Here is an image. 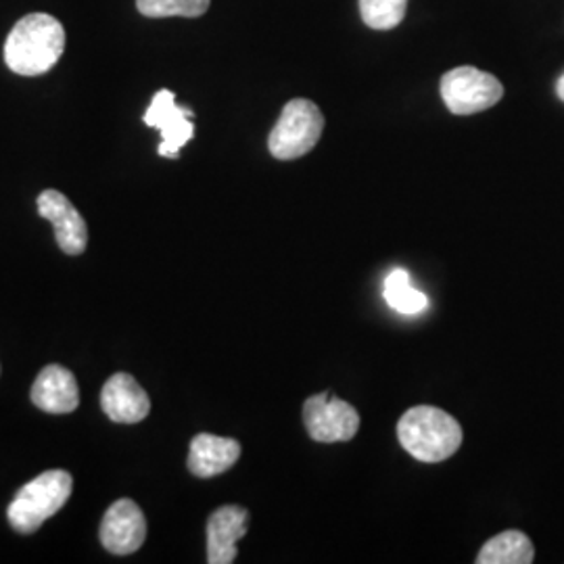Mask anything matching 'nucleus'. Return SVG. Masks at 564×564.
Returning <instances> with one entry per match:
<instances>
[{
    "mask_svg": "<svg viewBox=\"0 0 564 564\" xmlns=\"http://www.w3.org/2000/svg\"><path fill=\"white\" fill-rule=\"evenodd\" d=\"M147 538V521L132 500H118L109 506L101 524V542L111 554L126 556L137 552Z\"/></svg>",
    "mask_w": 564,
    "mask_h": 564,
    "instance_id": "obj_8",
    "label": "nucleus"
},
{
    "mask_svg": "<svg viewBox=\"0 0 564 564\" xmlns=\"http://www.w3.org/2000/svg\"><path fill=\"white\" fill-rule=\"evenodd\" d=\"M323 111L307 99H293L282 109L281 118L268 137L270 153L282 160H297L307 155L323 137Z\"/></svg>",
    "mask_w": 564,
    "mask_h": 564,
    "instance_id": "obj_4",
    "label": "nucleus"
},
{
    "mask_svg": "<svg viewBox=\"0 0 564 564\" xmlns=\"http://www.w3.org/2000/svg\"><path fill=\"white\" fill-rule=\"evenodd\" d=\"M398 437L416 460L442 463L463 445V426L435 405H414L400 419Z\"/></svg>",
    "mask_w": 564,
    "mask_h": 564,
    "instance_id": "obj_2",
    "label": "nucleus"
},
{
    "mask_svg": "<svg viewBox=\"0 0 564 564\" xmlns=\"http://www.w3.org/2000/svg\"><path fill=\"white\" fill-rule=\"evenodd\" d=\"M72 475L65 470H46L21 487L9 506L7 517L18 533H36L53 514H57L72 496Z\"/></svg>",
    "mask_w": 564,
    "mask_h": 564,
    "instance_id": "obj_3",
    "label": "nucleus"
},
{
    "mask_svg": "<svg viewBox=\"0 0 564 564\" xmlns=\"http://www.w3.org/2000/svg\"><path fill=\"white\" fill-rule=\"evenodd\" d=\"M303 423L314 442L337 444L354 440L360 429V414L351 403L318 393L303 403Z\"/></svg>",
    "mask_w": 564,
    "mask_h": 564,
    "instance_id": "obj_6",
    "label": "nucleus"
},
{
    "mask_svg": "<svg viewBox=\"0 0 564 564\" xmlns=\"http://www.w3.org/2000/svg\"><path fill=\"white\" fill-rule=\"evenodd\" d=\"M556 95L561 101H564V74L561 76V80L556 82Z\"/></svg>",
    "mask_w": 564,
    "mask_h": 564,
    "instance_id": "obj_18",
    "label": "nucleus"
},
{
    "mask_svg": "<svg viewBox=\"0 0 564 564\" xmlns=\"http://www.w3.org/2000/svg\"><path fill=\"white\" fill-rule=\"evenodd\" d=\"M239 456H241V445L237 440L199 433L191 442L188 470L202 479L218 477L228 468H232L239 460Z\"/></svg>",
    "mask_w": 564,
    "mask_h": 564,
    "instance_id": "obj_13",
    "label": "nucleus"
},
{
    "mask_svg": "<svg viewBox=\"0 0 564 564\" xmlns=\"http://www.w3.org/2000/svg\"><path fill=\"white\" fill-rule=\"evenodd\" d=\"M212 0H137V9L144 18H202Z\"/></svg>",
    "mask_w": 564,
    "mask_h": 564,
    "instance_id": "obj_16",
    "label": "nucleus"
},
{
    "mask_svg": "<svg viewBox=\"0 0 564 564\" xmlns=\"http://www.w3.org/2000/svg\"><path fill=\"white\" fill-rule=\"evenodd\" d=\"M383 295L384 302L389 303L395 312L408 314V316L421 314V312L426 310V305H429L426 295L421 293V291H416V289L410 284V276H408V272L402 270V268L393 270V272L384 279Z\"/></svg>",
    "mask_w": 564,
    "mask_h": 564,
    "instance_id": "obj_15",
    "label": "nucleus"
},
{
    "mask_svg": "<svg viewBox=\"0 0 564 564\" xmlns=\"http://www.w3.org/2000/svg\"><path fill=\"white\" fill-rule=\"evenodd\" d=\"M65 30L46 13L21 18L4 42V63L20 76H42L53 69L65 51Z\"/></svg>",
    "mask_w": 564,
    "mask_h": 564,
    "instance_id": "obj_1",
    "label": "nucleus"
},
{
    "mask_svg": "<svg viewBox=\"0 0 564 564\" xmlns=\"http://www.w3.org/2000/svg\"><path fill=\"white\" fill-rule=\"evenodd\" d=\"M193 111L186 107L176 105V95L172 90H160L144 113V123L151 128H158L162 132L160 155L176 160L182 147L193 139L195 126H193Z\"/></svg>",
    "mask_w": 564,
    "mask_h": 564,
    "instance_id": "obj_7",
    "label": "nucleus"
},
{
    "mask_svg": "<svg viewBox=\"0 0 564 564\" xmlns=\"http://www.w3.org/2000/svg\"><path fill=\"white\" fill-rule=\"evenodd\" d=\"M249 512L242 506H223L207 521V563L237 561V542L245 538Z\"/></svg>",
    "mask_w": 564,
    "mask_h": 564,
    "instance_id": "obj_11",
    "label": "nucleus"
},
{
    "mask_svg": "<svg viewBox=\"0 0 564 564\" xmlns=\"http://www.w3.org/2000/svg\"><path fill=\"white\" fill-rule=\"evenodd\" d=\"M505 86L487 72L473 65L454 67L442 78V99L454 116H473L498 105Z\"/></svg>",
    "mask_w": 564,
    "mask_h": 564,
    "instance_id": "obj_5",
    "label": "nucleus"
},
{
    "mask_svg": "<svg viewBox=\"0 0 564 564\" xmlns=\"http://www.w3.org/2000/svg\"><path fill=\"white\" fill-rule=\"evenodd\" d=\"M102 412L113 423H141L151 412V400L139 381L126 372L113 375L101 393Z\"/></svg>",
    "mask_w": 564,
    "mask_h": 564,
    "instance_id": "obj_10",
    "label": "nucleus"
},
{
    "mask_svg": "<svg viewBox=\"0 0 564 564\" xmlns=\"http://www.w3.org/2000/svg\"><path fill=\"white\" fill-rule=\"evenodd\" d=\"M30 395L32 402L48 414H69L80 403L76 377L59 364L42 368L39 379L32 384Z\"/></svg>",
    "mask_w": 564,
    "mask_h": 564,
    "instance_id": "obj_12",
    "label": "nucleus"
},
{
    "mask_svg": "<svg viewBox=\"0 0 564 564\" xmlns=\"http://www.w3.org/2000/svg\"><path fill=\"white\" fill-rule=\"evenodd\" d=\"M39 214L53 224L61 251L67 256H80L88 242V230L80 212L59 191H44L39 197Z\"/></svg>",
    "mask_w": 564,
    "mask_h": 564,
    "instance_id": "obj_9",
    "label": "nucleus"
},
{
    "mask_svg": "<svg viewBox=\"0 0 564 564\" xmlns=\"http://www.w3.org/2000/svg\"><path fill=\"white\" fill-rule=\"evenodd\" d=\"M535 558L531 540L521 531H505L481 547L477 564H529Z\"/></svg>",
    "mask_w": 564,
    "mask_h": 564,
    "instance_id": "obj_14",
    "label": "nucleus"
},
{
    "mask_svg": "<svg viewBox=\"0 0 564 564\" xmlns=\"http://www.w3.org/2000/svg\"><path fill=\"white\" fill-rule=\"evenodd\" d=\"M408 0H360V13L372 30H393L402 23Z\"/></svg>",
    "mask_w": 564,
    "mask_h": 564,
    "instance_id": "obj_17",
    "label": "nucleus"
}]
</instances>
